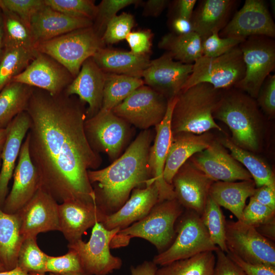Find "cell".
Segmentation results:
<instances>
[{"label":"cell","instance_id":"1","mask_svg":"<svg viewBox=\"0 0 275 275\" xmlns=\"http://www.w3.org/2000/svg\"><path fill=\"white\" fill-rule=\"evenodd\" d=\"M85 104L64 92L53 95L33 88L26 111L31 119L29 154L40 188L61 203L96 204L88 172L97 170L102 160L86 136Z\"/></svg>","mask_w":275,"mask_h":275},{"label":"cell","instance_id":"2","mask_svg":"<svg viewBox=\"0 0 275 275\" xmlns=\"http://www.w3.org/2000/svg\"><path fill=\"white\" fill-rule=\"evenodd\" d=\"M154 136L151 129L142 130L110 165L102 169L88 171L96 204L105 215L118 210L134 188L153 184L148 161Z\"/></svg>","mask_w":275,"mask_h":275},{"label":"cell","instance_id":"3","mask_svg":"<svg viewBox=\"0 0 275 275\" xmlns=\"http://www.w3.org/2000/svg\"><path fill=\"white\" fill-rule=\"evenodd\" d=\"M213 117L228 126L235 145L252 152L258 150L263 116L254 98L234 87L224 90Z\"/></svg>","mask_w":275,"mask_h":275},{"label":"cell","instance_id":"4","mask_svg":"<svg viewBox=\"0 0 275 275\" xmlns=\"http://www.w3.org/2000/svg\"><path fill=\"white\" fill-rule=\"evenodd\" d=\"M222 91L209 84L200 83L180 91L172 114L173 134L181 132L200 134L211 129L222 131L213 117Z\"/></svg>","mask_w":275,"mask_h":275},{"label":"cell","instance_id":"5","mask_svg":"<svg viewBox=\"0 0 275 275\" xmlns=\"http://www.w3.org/2000/svg\"><path fill=\"white\" fill-rule=\"evenodd\" d=\"M184 208L175 199L157 202L142 219L120 230L112 239L111 249L124 247L131 238H143L155 246L158 253L168 249L176 236L175 224Z\"/></svg>","mask_w":275,"mask_h":275},{"label":"cell","instance_id":"6","mask_svg":"<svg viewBox=\"0 0 275 275\" xmlns=\"http://www.w3.org/2000/svg\"><path fill=\"white\" fill-rule=\"evenodd\" d=\"M104 47L101 37L92 26L37 43L34 48L54 59L75 78L83 63Z\"/></svg>","mask_w":275,"mask_h":275},{"label":"cell","instance_id":"7","mask_svg":"<svg viewBox=\"0 0 275 275\" xmlns=\"http://www.w3.org/2000/svg\"><path fill=\"white\" fill-rule=\"evenodd\" d=\"M175 231L176 236L170 246L153 257L152 261L157 266L203 252H215L218 249L211 241L201 215L195 211L183 212L176 223Z\"/></svg>","mask_w":275,"mask_h":275},{"label":"cell","instance_id":"8","mask_svg":"<svg viewBox=\"0 0 275 275\" xmlns=\"http://www.w3.org/2000/svg\"><path fill=\"white\" fill-rule=\"evenodd\" d=\"M245 71L239 45L217 57L202 56L193 64L192 72L181 91L200 83L209 84L218 90L229 89L243 78Z\"/></svg>","mask_w":275,"mask_h":275},{"label":"cell","instance_id":"9","mask_svg":"<svg viewBox=\"0 0 275 275\" xmlns=\"http://www.w3.org/2000/svg\"><path fill=\"white\" fill-rule=\"evenodd\" d=\"M239 47L245 71L243 78L234 88L256 99L265 79L275 68V41L263 35L252 36Z\"/></svg>","mask_w":275,"mask_h":275},{"label":"cell","instance_id":"10","mask_svg":"<svg viewBox=\"0 0 275 275\" xmlns=\"http://www.w3.org/2000/svg\"><path fill=\"white\" fill-rule=\"evenodd\" d=\"M84 128L92 149L113 161L122 154L132 134L131 125L112 111L100 109L86 120Z\"/></svg>","mask_w":275,"mask_h":275},{"label":"cell","instance_id":"11","mask_svg":"<svg viewBox=\"0 0 275 275\" xmlns=\"http://www.w3.org/2000/svg\"><path fill=\"white\" fill-rule=\"evenodd\" d=\"M119 230H107L101 223H97L92 227L87 242L81 239L69 243L68 249L77 254L86 274L107 275L121 268L122 259L113 256L110 251L111 242Z\"/></svg>","mask_w":275,"mask_h":275},{"label":"cell","instance_id":"12","mask_svg":"<svg viewBox=\"0 0 275 275\" xmlns=\"http://www.w3.org/2000/svg\"><path fill=\"white\" fill-rule=\"evenodd\" d=\"M228 251L254 264L275 266V247L252 226L240 221H226Z\"/></svg>","mask_w":275,"mask_h":275},{"label":"cell","instance_id":"13","mask_svg":"<svg viewBox=\"0 0 275 275\" xmlns=\"http://www.w3.org/2000/svg\"><path fill=\"white\" fill-rule=\"evenodd\" d=\"M168 100L144 85L134 90L112 111L131 125L141 129L155 127L163 120Z\"/></svg>","mask_w":275,"mask_h":275},{"label":"cell","instance_id":"14","mask_svg":"<svg viewBox=\"0 0 275 275\" xmlns=\"http://www.w3.org/2000/svg\"><path fill=\"white\" fill-rule=\"evenodd\" d=\"M73 79L69 71L57 61L37 51L27 67L11 82L22 83L57 95L63 93Z\"/></svg>","mask_w":275,"mask_h":275},{"label":"cell","instance_id":"15","mask_svg":"<svg viewBox=\"0 0 275 275\" xmlns=\"http://www.w3.org/2000/svg\"><path fill=\"white\" fill-rule=\"evenodd\" d=\"M218 34L222 38L263 35L274 39L275 24L264 1L246 0Z\"/></svg>","mask_w":275,"mask_h":275},{"label":"cell","instance_id":"16","mask_svg":"<svg viewBox=\"0 0 275 275\" xmlns=\"http://www.w3.org/2000/svg\"><path fill=\"white\" fill-rule=\"evenodd\" d=\"M193 64L175 61L167 52L151 60L142 75L144 85L161 94L168 100L180 92L191 74Z\"/></svg>","mask_w":275,"mask_h":275},{"label":"cell","instance_id":"17","mask_svg":"<svg viewBox=\"0 0 275 275\" xmlns=\"http://www.w3.org/2000/svg\"><path fill=\"white\" fill-rule=\"evenodd\" d=\"M189 160L214 182L252 179L249 172L228 153L218 140H213L206 149Z\"/></svg>","mask_w":275,"mask_h":275},{"label":"cell","instance_id":"18","mask_svg":"<svg viewBox=\"0 0 275 275\" xmlns=\"http://www.w3.org/2000/svg\"><path fill=\"white\" fill-rule=\"evenodd\" d=\"M176 101L177 96L168 100L166 115L161 122L155 127L154 143L149 152L148 167L151 182L155 183L158 189V202L175 198L173 186L164 181L163 173L173 138L171 118Z\"/></svg>","mask_w":275,"mask_h":275},{"label":"cell","instance_id":"19","mask_svg":"<svg viewBox=\"0 0 275 275\" xmlns=\"http://www.w3.org/2000/svg\"><path fill=\"white\" fill-rule=\"evenodd\" d=\"M213 182L188 159L174 175L172 185L175 199L184 209L201 215Z\"/></svg>","mask_w":275,"mask_h":275},{"label":"cell","instance_id":"20","mask_svg":"<svg viewBox=\"0 0 275 275\" xmlns=\"http://www.w3.org/2000/svg\"><path fill=\"white\" fill-rule=\"evenodd\" d=\"M13 177L11 190L2 208L3 211L9 214H14L20 211L40 187L38 173L30 156L29 138L26 135L21 145Z\"/></svg>","mask_w":275,"mask_h":275},{"label":"cell","instance_id":"21","mask_svg":"<svg viewBox=\"0 0 275 275\" xmlns=\"http://www.w3.org/2000/svg\"><path fill=\"white\" fill-rule=\"evenodd\" d=\"M58 202L39 188L32 199L17 213L24 238L37 237L42 232L59 231Z\"/></svg>","mask_w":275,"mask_h":275},{"label":"cell","instance_id":"22","mask_svg":"<svg viewBox=\"0 0 275 275\" xmlns=\"http://www.w3.org/2000/svg\"><path fill=\"white\" fill-rule=\"evenodd\" d=\"M105 78V73L91 57L83 63L78 74L64 91L67 95L77 96L88 104L87 119L95 115L101 108Z\"/></svg>","mask_w":275,"mask_h":275},{"label":"cell","instance_id":"23","mask_svg":"<svg viewBox=\"0 0 275 275\" xmlns=\"http://www.w3.org/2000/svg\"><path fill=\"white\" fill-rule=\"evenodd\" d=\"M60 231L69 243L81 239L83 234L106 215L95 204L68 200L59 204Z\"/></svg>","mask_w":275,"mask_h":275},{"label":"cell","instance_id":"24","mask_svg":"<svg viewBox=\"0 0 275 275\" xmlns=\"http://www.w3.org/2000/svg\"><path fill=\"white\" fill-rule=\"evenodd\" d=\"M93 25L92 20L70 16L45 4L32 16L30 28L35 45L37 43Z\"/></svg>","mask_w":275,"mask_h":275},{"label":"cell","instance_id":"25","mask_svg":"<svg viewBox=\"0 0 275 275\" xmlns=\"http://www.w3.org/2000/svg\"><path fill=\"white\" fill-rule=\"evenodd\" d=\"M159 191L155 183L134 188L129 199L116 212L106 215L101 223L107 230L126 228L145 217L158 202Z\"/></svg>","mask_w":275,"mask_h":275},{"label":"cell","instance_id":"26","mask_svg":"<svg viewBox=\"0 0 275 275\" xmlns=\"http://www.w3.org/2000/svg\"><path fill=\"white\" fill-rule=\"evenodd\" d=\"M31 124L26 111L16 116L7 126V137L1 151L0 171V207L2 208L8 193V184L13 177L15 162L18 157L23 140Z\"/></svg>","mask_w":275,"mask_h":275},{"label":"cell","instance_id":"27","mask_svg":"<svg viewBox=\"0 0 275 275\" xmlns=\"http://www.w3.org/2000/svg\"><path fill=\"white\" fill-rule=\"evenodd\" d=\"M238 3L236 0L200 1L190 19L194 32L202 41L214 32L219 33L230 21Z\"/></svg>","mask_w":275,"mask_h":275},{"label":"cell","instance_id":"28","mask_svg":"<svg viewBox=\"0 0 275 275\" xmlns=\"http://www.w3.org/2000/svg\"><path fill=\"white\" fill-rule=\"evenodd\" d=\"M213 140L209 132L200 134L187 132L173 134L163 173L164 181L172 185L173 178L180 168L194 155L206 149Z\"/></svg>","mask_w":275,"mask_h":275},{"label":"cell","instance_id":"29","mask_svg":"<svg viewBox=\"0 0 275 275\" xmlns=\"http://www.w3.org/2000/svg\"><path fill=\"white\" fill-rule=\"evenodd\" d=\"M97 66L105 73L142 78L149 66L150 55H138L130 51L106 47L99 49L92 57Z\"/></svg>","mask_w":275,"mask_h":275},{"label":"cell","instance_id":"30","mask_svg":"<svg viewBox=\"0 0 275 275\" xmlns=\"http://www.w3.org/2000/svg\"><path fill=\"white\" fill-rule=\"evenodd\" d=\"M256 185L253 179L239 182H214L209 190V196L219 206L231 211L241 221L245 202L252 197Z\"/></svg>","mask_w":275,"mask_h":275},{"label":"cell","instance_id":"31","mask_svg":"<svg viewBox=\"0 0 275 275\" xmlns=\"http://www.w3.org/2000/svg\"><path fill=\"white\" fill-rule=\"evenodd\" d=\"M18 213L9 214L0 207V261L7 270L17 266L18 253L24 238Z\"/></svg>","mask_w":275,"mask_h":275},{"label":"cell","instance_id":"32","mask_svg":"<svg viewBox=\"0 0 275 275\" xmlns=\"http://www.w3.org/2000/svg\"><path fill=\"white\" fill-rule=\"evenodd\" d=\"M202 42L195 32L180 35L169 33L162 37L158 46L166 50L175 61L193 64L203 56Z\"/></svg>","mask_w":275,"mask_h":275},{"label":"cell","instance_id":"33","mask_svg":"<svg viewBox=\"0 0 275 275\" xmlns=\"http://www.w3.org/2000/svg\"><path fill=\"white\" fill-rule=\"evenodd\" d=\"M33 89L12 81L0 91V129L6 128L16 116L26 111Z\"/></svg>","mask_w":275,"mask_h":275},{"label":"cell","instance_id":"34","mask_svg":"<svg viewBox=\"0 0 275 275\" xmlns=\"http://www.w3.org/2000/svg\"><path fill=\"white\" fill-rule=\"evenodd\" d=\"M218 141L230 151V154L235 159L245 167L253 179L256 187L275 184L274 174L264 161L252 152L236 146L229 138H224Z\"/></svg>","mask_w":275,"mask_h":275},{"label":"cell","instance_id":"35","mask_svg":"<svg viewBox=\"0 0 275 275\" xmlns=\"http://www.w3.org/2000/svg\"><path fill=\"white\" fill-rule=\"evenodd\" d=\"M144 85L142 78L105 73L102 103L100 109L112 111L134 90Z\"/></svg>","mask_w":275,"mask_h":275},{"label":"cell","instance_id":"36","mask_svg":"<svg viewBox=\"0 0 275 275\" xmlns=\"http://www.w3.org/2000/svg\"><path fill=\"white\" fill-rule=\"evenodd\" d=\"M215 261L214 252H203L161 266L155 275H212Z\"/></svg>","mask_w":275,"mask_h":275},{"label":"cell","instance_id":"37","mask_svg":"<svg viewBox=\"0 0 275 275\" xmlns=\"http://www.w3.org/2000/svg\"><path fill=\"white\" fill-rule=\"evenodd\" d=\"M36 52L20 46H4L0 58V91L27 67Z\"/></svg>","mask_w":275,"mask_h":275},{"label":"cell","instance_id":"38","mask_svg":"<svg viewBox=\"0 0 275 275\" xmlns=\"http://www.w3.org/2000/svg\"><path fill=\"white\" fill-rule=\"evenodd\" d=\"M5 46H20L35 49V42L30 28L16 14L1 7Z\"/></svg>","mask_w":275,"mask_h":275},{"label":"cell","instance_id":"39","mask_svg":"<svg viewBox=\"0 0 275 275\" xmlns=\"http://www.w3.org/2000/svg\"><path fill=\"white\" fill-rule=\"evenodd\" d=\"M212 242L221 250L228 251L226 242V220L220 206L209 196L201 215Z\"/></svg>","mask_w":275,"mask_h":275},{"label":"cell","instance_id":"40","mask_svg":"<svg viewBox=\"0 0 275 275\" xmlns=\"http://www.w3.org/2000/svg\"><path fill=\"white\" fill-rule=\"evenodd\" d=\"M37 237L24 238L20 246L17 266L31 273H45L47 255L38 246Z\"/></svg>","mask_w":275,"mask_h":275},{"label":"cell","instance_id":"41","mask_svg":"<svg viewBox=\"0 0 275 275\" xmlns=\"http://www.w3.org/2000/svg\"><path fill=\"white\" fill-rule=\"evenodd\" d=\"M45 4L66 15L94 21L97 6L92 0H44Z\"/></svg>","mask_w":275,"mask_h":275},{"label":"cell","instance_id":"42","mask_svg":"<svg viewBox=\"0 0 275 275\" xmlns=\"http://www.w3.org/2000/svg\"><path fill=\"white\" fill-rule=\"evenodd\" d=\"M47 272L58 275H86L77 254L72 249L62 256L47 255Z\"/></svg>","mask_w":275,"mask_h":275},{"label":"cell","instance_id":"43","mask_svg":"<svg viewBox=\"0 0 275 275\" xmlns=\"http://www.w3.org/2000/svg\"><path fill=\"white\" fill-rule=\"evenodd\" d=\"M141 2L139 0H102L97 5L96 16L93 21L94 29L102 37L107 24L120 10Z\"/></svg>","mask_w":275,"mask_h":275},{"label":"cell","instance_id":"44","mask_svg":"<svg viewBox=\"0 0 275 275\" xmlns=\"http://www.w3.org/2000/svg\"><path fill=\"white\" fill-rule=\"evenodd\" d=\"M134 16L129 13L117 15L107 24L102 40L106 45H112L125 39L135 25Z\"/></svg>","mask_w":275,"mask_h":275},{"label":"cell","instance_id":"45","mask_svg":"<svg viewBox=\"0 0 275 275\" xmlns=\"http://www.w3.org/2000/svg\"><path fill=\"white\" fill-rule=\"evenodd\" d=\"M244 39L237 38L219 37L214 32L202 42L203 56L207 57L220 56L241 43Z\"/></svg>","mask_w":275,"mask_h":275},{"label":"cell","instance_id":"46","mask_svg":"<svg viewBox=\"0 0 275 275\" xmlns=\"http://www.w3.org/2000/svg\"><path fill=\"white\" fill-rule=\"evenodd\" d=\"M44 5V0H0L1 7L16 14L29 28L33 15Z\"/></svg>","mask_w":275,"mask_h":275},{"label":"cell","instance_id":"47","mask_svg":"<svg viewBox=\"0 0 275 275\" xmlns=\"http://www.w3.org/2000/svg\"><path fill=\"white\" fill-rule=\"evenodd\" d=\"M250 198L240 221L256 227L274 217L275 210L260 203L252 196Z\"/></svg>","mask_w":275,"mask_h":275},{"label":"cell","instance_id":"48","mask_svg":"<svg viewBox=\"0 0 275 275\" xmlns=\"http://www.w3.org/2000/svg\"><path fill=\"white\" fill-rule=\"evenodd\" d=\"M153 35L150 30L131 31L125 40L132 53L138 55H150Z\"/></svg>","mask_w":275,"mask_h":275},{"label":"cell","instance_id":"49","mask_svg":"<svg viewBox=\"0 0 275 275\" xmlns=\"http://www.w3.org/2000/svg\"><path fill=\"white\" fill-rule=\"evenodd\" d=\"M257 104L270 117L275 114V75H269L261 86L258 96Z\"/></svg>","mask_w":275,"mask_h":275},{"label":"cell","instance_id":"50","mask_svg":"<svg viewBox=\"0 0 275 275\" xmlns=\"http://www.w3.org/2000/svg\"><path fill=\"white\" fill-rule=\"evenodd\" d=\"M214 253L216 261L212 275H246L225 252L218 248Z\"/></svg>","mask_w":275,"mask_h":275},{"label":"cell","instance_id":"51","mask_svg":"<svg viewBox=\"0 0 275 275\" xmlns=\"http://www.w3.org/2000/svg\"><path fill=\"white\" fill-rule=\"evenodd\" d=\"M226 254L246 275H275V266L251 264L231 252H228Z\"/></svg>","mask_w":275,"mask_h":275},{"label":"cell","instance_id":"52","mask_svg":"<svg viewBox=\"0 0 275 275\" xmlns=\"http://www.w3.org/2000/svg\"><path fill=\"white\" fill-rule=\"evenodd\" d=\"M252 197L260 203L275 210V184L256 188Z\"/></svg>","mask_w":275,"mask_h":275},{"label":"cell","instance_id":"53","mask_svg":"<svg viewBox=\"0 0 275 275\" xmlns=\"http://www.w3.org/2000/svg\"><path fill=\"white\" fill-rule=\"evenodd\" d=\"M196 0H177L173 3V8L175 14L177 16L190 20Z\"/></svg>","mask_w":275,"mask_h":275},{"label":"cell","instance_id":"54","mask_svg":"<svg viewBox=\"0 0 275 275\" xmlns=\"http://www.w3.org/2000/svg\"><path fill=\"white\" fill-rule=\"evenodd\" d=\"M170 4L168 0H148L144 6L143 15L146 17H157Z\"/></svg>","mask_w":275,"mask_h":275},{"label":"cell","instance_id":"55","mask_svg":"<svg viewBox=\"0 0 275 275\" xmlns=\"http://www.w3.org/2000/svg\"><path fill=\"white\" fill-rule=\"evenodd\" d=\"M170 25L172 32L176 35H184L194 32L190 20L177 16H172Z\"/></svg>","mask_w":275,"mask_h":275},{"label":"cell","instance_id":"56","mask_svg":"<svg viewBox=\"0 0 275 275\" xmlns=\"http://www.w3.org/2000/svg\"><path fill=\"white\" fill-rule=\"evenodd\" d=\"M157 265L152 261H144L136 266L130 267L131 275H155Z\"/></svg>","mask_w":275,"mask_h":275},{"label":"cell","instance_id":"57","mask_svg":"<svg viewBox=\"0 0 275 275\" xmlns=\"http://www.w3.org/2000/svg\"><path fill=\"white\" fill-rule=\"evenodd\" d=\"M255 228L267 239H274V217Z\"/></svg>","mask_w":275,"mask_h":275},{"label":"cell","instance_id":"58","mask_svg":"<svg viewBox=\"0 0 275 275\" xmlns=\"http://www.w3.org/2000/svg\"><path fill=\"white\" fill-rule=\"evenodd\" d=\"M0 275H33V273L26 272L17 266L13 269L0 272Z\"/></svg>","mask_w":275,"mask_h":275},{"label":"cell","instance_id":"59","mask_svg":"<svg viewBox=\"0 0 275 275\" xmlns=\"http://www.w3.org/2000/svg\"><path fill=\"white\" fill-rule=\"evenodd\" d=\"M4 48V36L3 25L2 10L0 8V58Z\"/></svg>","mask_w":275,"mask_h":275},{"label":"cell","instance_id":"60","mask_svg":"<svg viewBox=\"0 0 275 275\" xmlns=\"http://www.w3.org/2000/svg\"><path fill=\"white\" fill-rule=\"evenodd\" d=\"M7 128L0 129V152L2 151L7 137Z\"/></svg>","mask_w":275,"mask_h":275},{"label":"cell","instance_id":"61","mask_svg":"<svg viewBox=\"0 0 275 275\" xmlns=\"http://www.w3.org/2000/svg\"><path fill=\"white\" fill-rule=\"evenodd\" d=\"M6 270H7L6 269L5 267H4V266L3 265V264L0 261V272L6 271Z\"/></svg>","mask_w":275,"mask_h":275},{"label":"cell","instance_id":"62","mask_svg":"<svg viewBox=\"0 0 275 275\" xmlns=\"http://www.w3.org/2000/svg\"><path fill=\"white\" fill-rule=\"evenodd\" d=\"M33 275H46V274H45V273H33ZM49 275H58V274L52 273ZM86 275H87V274H86Z\"/></svg>","mask_w":275,"mask_h":275},{"label":"cell","instance_id":"63","mask_svg":"<svg viewBox=\"0 0 275 275\" xmlns=\"http://www.w3.org/2000/svg\"><path fill=\"white\" fill-rule=\"evenodd\" d=\"M1 166V152H0V167Z\"/></svg>","mask_w":275,"mask_h":275}]
</instances>
